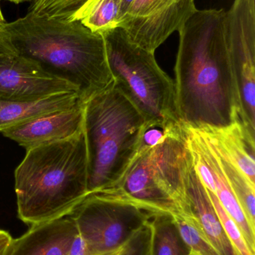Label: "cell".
Masks as SVG:
<instances>
[{
	"mask_svg": "<svg viewBox=\"0 0 255 255\" xmlns=\"http://www.w3.org/2000/svg\"><path fill=\"white\" fill-rule=\"evenodd\" d=\"M68 216L91 254L100 255L122 247L154 215L106 189L88 193Z\"/></svg>",
	"mask_w": 255,
	"mask_h": 255,
	"instance_id": "obj_7",
	"label": "cell"
},
{
	"mask_svg": "<svg viewBox=\"0 0 255 255\" xmlns=\"http://www.w3.org/2000/svg\"><path fill=\"white\" fill-rule=\"evenodd\" d=\"M208 193L226 232V236L233 247L235 255H255V253L250 250L241 229L233 219L225 211L217 196L209 190H208Z\"/></svg>",
	"mask_w": 255,
	"mask_h": 255,
	"instance_id": "obj_22",
	"label": "cell"
},
{
	"mask_svg": "<svg viewBox=\"0 0 255 255\" xmlns=\"http://www.w3.org/2000/svg\"><path fill=\"white\" fill-rule=\"evenodd\" d=\"M79 103L84 102L77 92L60 93L30 101L0 100V131L46 114L70 109Z\"/></svg>",
	"mask_w": 255,
	"mask_h": 255,
	"instance_id": "obj_16",
	"label": "cell"
},
{
	"mask_svg": "<svg viewBox=\"0 0 255 255\" xmlns=\"http://www.w3.org/2000/svg\"><path fill=\"white\" fill-rule=\"evenodd\" d=\"M128 241H127V242H128ZM127 242L126 243V244H124V245H123L122 247H119V248L117 249V250H114V251L110 252V253H105V254L101 255H123V254H124V252H125L126 248H127Z\"/></svg>",
	"mask_w": 255,
	"mask_h": 255,
	"instance_id": "obj_25",
	"label": "cell"
},
{
	"mask_svg": "<svg viewBox=\"0 0 255 255\" xmlns=\"http://www.w3.org/2000/svg\"><path fill=\"white\" fill-rule=\"evenodd\" d=\"M78 235L70 216L33 225L22 236L12 238L6 255H69Z\"/></svg>",
	"mask_w": 255,
	"mask_h": 255,
	"instance_id": "obj_13",
	"label": "cell"
},
{
	"mask_svg": "<svg viewBox=\"0 0 255 255\" xmlns=\"http://www.w3.org/2000/svg\"><path fill=\"white\" fill-rule=\"evenodd\" d=\"M5 21H4V16H3L2 11H1V5H0V25H2L3 23H4Z\"/></svg>",
	"mask_w": 255,
	"mask_h": 255,
	"instance_id": "obj_27",
	"label": "cell"
},
{
	"mask_svg": "<svg viewBox=\"0 0 255 255\" xmlns=\"http://www.w3.org/2000/svg\"><path fill=\"white\" fill-rule=\"evenodd\" d=\"M12 237L6 231L0 229V255H7Z\"/></svg>",
	"mask_w": 255,
	"mask_h": 255,
	"instance_id": "obj_24",
	"label": "cell"
},
{
	"mask_svg": "<svg viewBox=\"0 0 255 255\" xmlns=\"http://www.w3.org/2000/svg\"><path fill=\"white\" fill-rule=\"evenodd\" d=\"M0 46L73 85L86 103L114 79L104 38L80 20L26 15L0 25Z\"/></svg>",
	"mask_w": 255,
	"mask_h": 255,
	"instance_id": "obj_2",
	"label": "cell"
},
{
	"mask_svg": "<svg viewBox=\"0 0 255 255\" xmlns=\"http://www.w3.org/2000/svg\"><path fill=\"white\" fill-rule=\"evenodd\" d=\"M102 34L114 83L140 112L148 127L167 129L184 126L175 82L160 68L154 52L132 43L122 28Z\"/></svg>",
	"mask_w": 255,
	"mask_h": 255,
	"instance_id": "obj_6",
	"label": "cell"
},
{
	"mask_svg": "<svg viewBox=\"0 0 255 255\" xmlns=\"http://www.w3.org/2000/svg\"><path fill=\"white\" fill-rule=\"evenodd\" d=\"M173 220L190 255H220L199 229L194 217L179 216Z\"/></svg>",
	"mask_w": 255,
	"mask_h": 255,
	"instance_id": "obj_21",
	"label": "cell"
},
{
	"mask_svg": "<svg viewBox=\"0 0 255 255\" xmlns=\"http://www.w3.org/2000/svg\"><path fill=\"white\" fill-rule=\"evenodd\" d=\"M84 103L70 109L46 114L1 130L25 150L68 139L83 130Z\"/></svg>",
	"mask_w": 255,
	"mask_h": 255,
	"instance_id": "obj_12",
	"label": "cell"
},
{
	"mask_svg": "<svg viewBox=\"0 0 255 255\" xmlns=\"http://www.w3.org/2000/svg\"><path fill=\"white\" fill-rule=\"evenodd\" d=\"M121 0H94L81 22L93 32L103 33L119 27Z\"/></svg>",
	"mask_w": 255,
	"mask_h": 255,
	"instance_id": "obj_19",
	"label": "cell"
},
{
	"mask_svg": "<svg viewBox=\"0 0 255 255\" xmlns=\"http://www.w3.org/2000/svg\"><path fill=\"white\" fill-rule=\"evenodd\" d=\"M184 127L189 151L202 184L217 196L225 211L241 229L250 250L255 253V229L249 223L229 185L214 145L202 130Z\"/></svg>",
	"mask_w": 255,
	"mask_h": 255,
	"instance_id": "obj_10",
	"label": "cell"
},
{
	"mask_svg": "<svg viewBox=\"0 0 255 255\" xmlns=\"http://www.w3.org/2000/svg\"><path fill=\"white\" fill-rule=\"evenodd\" d=\"M147 127L145 118L114 82L85 103L88 193L121 183L138 155Z\"/></svg>",
	"mask_w": 255,
	"mask_h": 255,
	"instance_id": "obj_4",
	"label": "cell"
},
{
	"mask_svg": "<svg viewBox=\"0 0 255 255\" xmlns=\"http://www.w3.org/2000/svg\"><path fill=\"white\" fill-rule=\"evenodd\" d=\"M149 227V255H190L172 216L156 214L150 220Z\"/></svg>",
	"mask_w": 255,
	"mask_h": 255,
	"instance_id": "obj_17",
	"label": "cell"
},
{
	"mask_svg": "<svg viewBox=\"0 0 255 255\" xmlns=\"http://www.w3.org/2000/svg\"><path fill=\"white\" fill-rule=\"evenodd\" d=\"M150 240L151 230L148 222L129 240L123 255H149Z\"/></svg>",
	"mask_w": 255,
	"mask_h": 255,
	"instance_id": "obj_23",
	"label": "cell"
},
{
	"mask_svg": "<svg viewBox=\"0 0 255 255\" xmlns=\"http://www.w3.org/2000/svg\"><path fill=\"white\" fill-rule=\"evenodd\" d=\"M199 130L206 135L223 155L255 183V137L241 121L229 127H205Z\"/></svg>",
	"mask_w": 255,
	"mask_h": 255,
	"instance_id": "obj_15",
	"label": "cell"
},
{
	"mask_svg": "<svg viewBox=\"0 0 255 255\" xmlns=\"http://www.w3.org/2000/svg\"><path fill=\"white\" fill-rule=\"evenodd\" d=\"M190 163L183 126L172 130L156 146L139 148L122 181L110 189L154 215L193 217L187 188Z\"/></svg>",
	"mask_w": 255,
	"mask_h": 255,
	"instance_id": "obj_5",
	"label": "cell"
},
{
	"mask_svg": "<svg viewBox=\"0 0 255 255\" xmlns=\"http://www.w3.org/2000/svg\"><path fill=\"white\" fill-rule=\"evenodd\" d=\"M18 217L28 226L68 216L88 194L84 130L27 150L14 173Z\"/></svg>",
	"mask_w": 255,
	"mask_h": 255,
	"instance_id": "obj_3",
	"label": "cell"
},
{
	"mask_svg": "<svg viewBox=\"0 0 255 255\" xmlns=\"http://www.w3.org/2000/svg\"><path fill=\"white\" fill-rule=\"evenodd\" d=\"M225 14L224 9L198 10L178 31L175 85L184 127L223 128L241 121Z\"/></svg>",
	"mask_w": 255,
	"mask_h": 255,
	"instance_id": "obj_1",
	"label": "cell"
},
{
	"mask_svg": "<svg viewBox=\"0 0 255 255\" xmlns=\"http://www.w3.org/2000/svg\"><path fill=\"white\" fill-rule=\"evenodd\" d=\"M65 92L78 91L66 81L0 46V100L30 101Z\"/></svg>",
	"mask_w": 255,
	"mask_h": 255,
	"instance_id": "obj_11",
	"label": "cell"
},
{
	"mask_svg": "<svg viewBox=\"0 0 255 255\" xmlns=\"http://www.w3.org/2000/svg\"><path fill=\"white\" fill-rule=\"evenodd\" d=\"M7 1H11V2L15 3V4H19V3L23 2V1H34V0H7Z\"/></svg>",
	"mask_w": 255,
	"mask_h": 255,
	"instance_id": "obj_26",
	"label": "cell"
},
{
	"mask_svg": "<svg viewBox=\"0 0 255 255\" xmlns=\"http://www.w3.org/2000/svg\"><path fill=\"white\" fill-rule=\"evenodd\" d=\"M214 146L218 154L223 172L234 194L236 196L249 223L252 227L255 229V183H253L239 168L223 155L215 145Z\"/></svg>",
	"mask_w": 255,
	"mask_h": 255,
	"instance_id": "obj_18",
	"label": "cell"
},
{
	"mask_svg": "<svg viewBox=\"0 0 255 255\" xmlns=\"http://www.w3.org/2000/svg\"><path fill=\"white\" fill-rule=\"evenodd\" d=\"M94 0H34L28 12L37 16L81 20Z\"/></svg>",
	"mask_w": 255,
	"mask_h": 255,
	"instance_id": "obj_20",
	"label": "cell"
},
{
	"mask_svg": "<svg viewBox=\"0 0 255 255\" xmlns=\"http://www.w3.org/2000/svg\"><path fill=\"white\" fill-rule=\"evenodd\" d=\"M198 10L195 0H133L123 12L118 28L132 43L155 53Z\"/></svg>",
	"mask_w": 255,
	"mask_h": 255,
	"instance_id": "obj_9",
	"label": "cell"
},
{
	"mask_svg": "<svg viewBox=\"0 0 255 255\" xmlns=\"http://www.w3.org/2000/svg\"><path fill=\"white\" fill-rule=\"evenodd\" d=\"M225 35L236 80L240 118L255 133V0H235L226 10Z\"/></svg>",
	"mask_w": 255,
	"mask_h": 255,
	"instance_id": "obj_8",
	"label": "cell"
},
{
	"mask_svg": "<svg viewBox=\"0 0 255 255\" xmlns=\"http://www.w3.org/2000/svg\"><path fill=\"white\" fill-rule=\"evenodd\" d=\"M187 188L192 214L202 233L220 255H235L206 187L199 178L193 160L187 171Z\"/></svg>",
	"mask_w": 255,
	"mask_h": 255,
	"instance_id": "obj_14",
	"label": "cell"
}]
</instances>
